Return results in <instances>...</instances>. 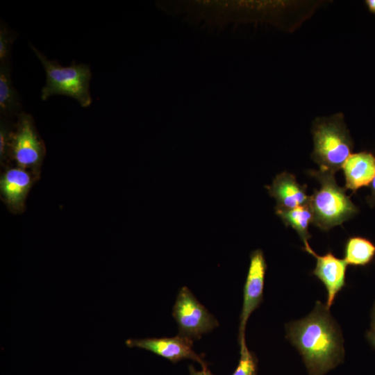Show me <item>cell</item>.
Wrapping results in <instances>:
<instances>
[{
    "label": "cell",
    "instance_id": "6da1fadb",
    "mask_svg": "<svg viewBox=\"0 0 375 375\" xmlns=\"http://www.w3.org/2000/svg\"><path fill=\"white\" fill-rule=\"evenodd\" d=\"M287 338L302 356L309 375H324L343 360L341 332L319 301L307 317L288 325Z\"/></svg>",
    "mask_w": 375,
    "mask_h": 375
},
{
    "label": "cell",
    "instance_id": "7a4b0ae2",
    "mask_svg": "<svg viewBox=\"0 0 375 375\" xmlns=\"http://www.w3.org/2000/svg\"><path fill=\"white\" fill-rule=\"evenodd\" d=\"M311 133L314 143L311 158L319 169L335 174L342 169L353 149L343 113L317 117Z\"/></svg>",
    "mask_w": 375,
    "mask_h": 375
},
{
    "label": "cell",
    "instance_id": "3957f363",
    "mask_svg": "<svg viewBox=\"0 0 375 375\" xmlns=\"http://www.w3.org/2000/svg\"><path fill=\"white\" fill-rule=\"evenodd\" d=\"M310 174L320 183L310 196L308 206L312 213V223L323 231L341 225L353 217L358 208L346 194V188L339 186L335 174L319 169Z\"/></svg>",
    "mask_w": 375,
    "mask_h": 375
},
{
    "label": "cell",
    "instance_id": "277c9868",
    "mask_svg": "<svg viewBox=\"0 0 375 375\" xmlns=\"http://www.w3.org/2000/svg\"><path fill=\"white\" fill-rule=\"evenodd\" d=\"M31 49L40 60L46 74V84L42 89L41 99H48L53 95H65L76 99L84 108L92 103L90 83L92 72L89 65L73 63L63 67L56 60H50L29 43Z\"/></svg>",
    "mask_w": 375,
    "mask_h": 375
},
{
    "label": "cell",
    "instance_id": "5b68a950",
    "mask_svg": "<svg viewBox=\"0 0 375 375\" xmlns=\"http://www.w3.org/2000/svg\"><path fill=\"white\" fill-rule=\"evenodd\" d=\"M45 153L44 142L35 126L32 116L21 112L10 136L8 155L16 166L35 169Z\"/></svg>",
    "mask_w": 375,
    "mask_h": 375
},
{
    "label": "cell",
    "instance_id": "8992f818",
    "mask_svg": "<svg viewBox=\"0 0 375 375\" xmlns=\"http://www.w3.org/2000/svg\"><path fill=\"white\" fill-rule=\"evenodd\" d=\"M172 315L178 326V335L191 339H199L218 326L217 319L187 287L179 290Z\"/></svg>",
    "mask_w": 375,
    "mask_h": 375
},
{
    "label": "cell",
    "instance_id": "52a82bcc",
    "mask_svg": "<svg viewBox=\"0 0 375 375\" xmlns=\"http://www.w3.org/2000/svg\"><path fill=\"white\" fill-rule=\"evenodd\" d=\"M267 264L262 250L256 249L250 255V265L244 286L243 303L240 314L238 340L245 342V328L251 314L262 300Z\"/></svg>",
    "mask_w": 375,
    "mask_h": 375
},
{
    "label": "cell",
    "instance_id": "ba28073f",
    "mask_svg": "<svg viewBox=\"0 0 375 375\" xmlns=\"http://www.w3.org/2000/svg\"><path fill=\"white\" fill-rule=\"evenodd\" d=\"M126 344L129 347L141 348L162 356L172 362L186 358L199 362L202 367L206 363L192 348V339L178 335L173 338L128 339Z\"/></svg>",
    "mask_w": 375,
    "mask_h": 375
},
{
    "label": "cell",
    "instance_id": "9c48e42d",
    "mask_svg": "<svg viewBox=\"0 0 375 375\" xmlns=\"http://www.w3.org/2000/svg\"><path fill=\"white\" fill-rule=\"evenodd\" d=\"M304 249L316 258V266L312 273L323 283L326 289V306L329 309L333 304L337 294L345 285V275L348 265L344 259L335 257L331 252L319 256L310 245L304 247Z\"/></svg>",
    "mask_w": 375,
    "mask_h": 375
},
{
    "label": "cell",
    "instance_id": "30bf717a",
    "mask_svg": "<svg viewBox=\"0 0 375 375\" xmlns=\"http://www.w3.org/2000/svg\"><path fill=\"white\" fill-rule=\"evenodd\" d=\"M306 185H300L294 175L284 172L276 176L266 188L276 201L275 209H292L308 205L310 196L306 194Z\"/></svg>",
    "mask_w": 375,
    "mask_h": 375
},
{
    "label": "cell",
    "instance_id": "8fae6325",
    "mask_svg": "<svg viewBox=\"0 0 375 375\" xmlns=\"http://www.w3.org/2000/svg\"><path fill=\"white\" fill-rule=\"evenodd\" d=\"M33 183L32 177L26 169L15 166L7 169L0 180L1 194L10 209L19 212Z\"/></svg>",
    "mask_w": 375,
    "mask_h": 375
},
{
    "label": "cell",
    "instance_id": "7c38bea8",
    "mask_svg": "<svg viewBox=\"0 0 375 375\" xmlns=\"http://www.w3.org/2000/svg\"><path fill=\"white\" fill-rule=\"evenodd\" d=\"M342 169L345 178V188L353 192L369 185L375 176V156L369 151L351 153Z\"/></svg>",
    "mask_w": 375,
    "mask_h": 375
},
{
    "label": "cell",
    "instance_id": "4fadbf2b",
    "mask_svg": "<svg viewBox=\"0 0 375 375\" xmlns=\"http://www.w3.org/2000/svg\"><path fill=\"white\" fill-rule=\"evenodd\" d=\"M21 98L10 77V65H0V113L3 117L21 112Z\"/></svg>",
    "mask_w": 375,
    "mask_h": 375
},
{
    "label": "cell",
    "instance_id": "5bb4252c",
    "mask_svg": "<svg viewBox=\"0 0 375 375\" xmlns=\"http://www.w3.org/2000/svg\"><path fill=\"white\" fill-rule=\"evenodd\" d=\"M276 214L287 226H291L297 232L304 247L309 245L308 240L311 235L308 226L312 222V213L308 205L288 210L276 209Z\"/></svg>",
    "mask_w": 375,
    "mask_h": 375
},
{
    "label": "cell",
    "instance_id": "9a60e30c",
    "mask_svg": "<svg viewBox=\"0 0 375 375\" xmlns=\"http://www.w3.org/2000/svg\"><path fill=\"white\" fill-rule=\"evenodd\" d=\"M375 255V245L369 240L353 236L345 244L344 260L347 265L365 266L369 264Z\"/></svg>",
    "mask_w": 375,
    "mask_h": 375
},
{
    "label": "cell",
    "instance_id": "2e32d148",
    "mask_svg": "<svg viewBox=\"0 0 375 375\" xmlns=\"http://www.w3.org/2000/svg\"><path fill=\"white\" fill-rule=\"evenodd\" d=\"M240 346V358L232 375H257V360L249 351L246 343Z\"/></svg>",
    "mask_w": 375,
    "mask_h": 375
},
{
    "label": "cell",
    "instance_id": "e0dca14e",
    "mask_svg": "<svg viewBox=\"0 0 375 375\" xmlns=\"http://www.w3.org/2000/svg\"><path fill=\"white\" fill-rule=\"evenodd\" d=\"M14 33L4 23L0 26V65H10V49L15 40Z\"/></svg>",
    "mask_w": 375,
    "mask_h": 375
},
{
    "label": "cell",
    "instance_id": "ac0fdd59",
    "mask_svg": "<svg viewBox=\"0 0 375 375\" xmlns=\"http://www.w3.org/2000/svg\"><path fill=\"white\" fill-rule=\"evenodd\" d=\"M12 129L10 128L5 117L1 118L0 127V157L3 160L8 155L10 136Z\"/></svg>",
    "mask_w": 375,
    "mask_h": 375
},
{
    "label": "cell",
    "instance_id": "d6986e66",
    "mask_svg": "<svg viewBox=\"0 0 375 375\" xmlns=\"http://www.w3.org/2000/svg\"><path fill=\"white\" fill-rule=\"evenodd\" d=\"M371 189L370 194L367 197L368 204L373 207L375 205V176L369 185Z\"/></svg>",
    "mask_w": 375,
    "mask_h": 375
},
{
    "label": "cell",
    "instance_id": "ffe728a7",
    "mask_svg": "<svg viewBox=\"0 0 375 375\" xmlns=\"http://www.w3.org/2000/svg\"><path fill=\"white\" fill-rule=\"evenodd\" d=\"M190 375H213L206 366L203 367L202 370L197 371L192 366H190Z\"/></svg>",
    "mask_w": 375,
    "mask_h": 375
},
{
    "label": "cell",
    "instance_id": "44dd1931",
    "mask_svg": "<svg viewBox=\"0 0 375 375\" xmlns=\"http://www.w3.org/2000/svg\"><path fill=\"white\" fill-rule=\"evenodd\" d=\"M365 3L369 11L375 15V0H366Z\"/></svg>",
    "mask_w": 375,
    "mask_h": 375
},
{
    "label": "cell",
    "instance_id": "7402d4cb",
    "mask_svg": "<svg viewBox=\"0 0 375 375\" xmlns=\"http://www.w3.org/2000/svg\"><path fill=\"white\" fill-rule=\"evenodd\" d=\"M369 338L372 344L375 346V328H374V330L369 333Z\"/></svg>",
    "mask_w": 375,
    "mask_h": 375
},
{
    "label": "cell",
    "instance_id": "603a6c76",
    "mask_svg": "<svg viewBox=\"0 0 375 375\" xmlns=\"http://www.w3.org/2000/svg\"><path fill=\"white\" fill-rule=\"evenodd\" d=\"M374 328H375V311H374Z\"/></svg>",
    "mask_w": 375,
    "mask_h": 375
}]
</instances>
